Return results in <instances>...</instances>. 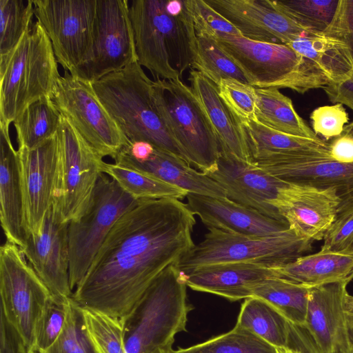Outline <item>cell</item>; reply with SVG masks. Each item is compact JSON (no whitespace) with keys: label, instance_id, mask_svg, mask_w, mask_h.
<instances>
[{"label":"cell","instance_id":"20","mask_svg":"<svg viewBox=\"0 0 353 353\" xmlns=\"http://www.w3.org/2000/svg\"><path fill=\"white\" fill-rule=\"evenodd\" d=\"M346 282H336L310 289L303 327L319 353H353L343 308Z\"/></svg>","mask_w":353,"mask_h":353},{"label":"cell","instance_id":"48","mask_svg":"<svg viewBox=\"0 0 353 353\" xmlns=\"http://www.w3.org/2000/svg\"><path fill=\"white\" fill-rule=\"evenodd\" d=\"M323 90L332 103H341L353 110V71L343 81L330 83Z\"/></svg>","mask_w":353,"mask_h":353},{"label":"cell","instance_id":"27","mask_svg":"<svg viewBox=\"0 0 353 353\" xmlns=\"http://www.w3.org/2000/svg\"><path fill=\"white\" fill-rule=\"evenodd\" d=\"M278 278L306 288L353 279V255L319 251L275 266Z\"/></svg>","mask_w":353,"mask_h":353},{"label":"cell","instance_id":"16","mask_svg":"<svg viewBox=\"0 0 353 353\" xmlns=\"http://www.w3.org/2000/svg\"><path fill=\"white\" fill-rule=\"evenodd\" d=\"M23 197V227L39 234L52 205L57 161V132L32 149H18Z\"/></svg>","mask_w":353,"mask_h":353},{"label":"cell","instance_id":"2","mask_svg":"<svg viewBox=\"0 0 353 353\" xmlns=\"http://www.w3.org/2000/svg\"><path fill=\"white\" fill-rule=\"evenodd\" d=\"M130 18L137 62L156 79H181L196 52L188 0H133Z\"/></svg>","mask_w":353,"mask_h":353},{"label":"cell","instance_id":"34","mask_svg":"<svg viewBox=\"0 0 353 353\" xmlns=\"http://www.w3.org/2000/svg\"><path fill=\"white\" fill-rule=\"evenodd\" d=\"M103 172L137 200L186 198L188 192L152 175L117 163H105Z\"/></svg>","mask_w":353,"mask_h":353},{"label":"cell","instance_id":"45","mask_svg":"<svg viewBox=\"0 0 353 353\" xmlns=\"http://www.w3.org/2000/svg\"><path fill=\"white\" fill-rule=\"evenodd\" d=\"M353 239V205L336 214L323 238L321 251L342 252Z\"/></svg>","mask_w":353,"mask_h":353},{"label":"cell","instance_id":"6","mask_svg":"<svg viewBox=\"0 0 353 353\" xmlns=\"http://www.w3.org/2000/svg\"><path fill=\"white\" fill-rule=\"evenodd\" d=\"M220 46L258 88H289L300 94L323 89L330 79L310 61L285 44L258 41L242 35L219 34Z\"/></svg>","mask_w":353,"mask_h":353},{"label":"cell","instance_id":"4","mask_svg":"<svg viewBox=\"0 0 353 353\" xmlns=\"http://www.w3.org/2000/svg\"><path fill=\"white\" fill-rule=\"evenodd\" d=\"M52 43L41 23H32L20 41L0 55V126L31 103L50 97L60 74Z\"/></svg>","mask_w":353,"mask_h":353},{"label":"cell","instance_id":"35","mask_svg":"<svg viewBox=\"0 0 353 353\" xmlns=\"http://www.w3.org/2000/svg\"><path fill=\"white\" fill-rule=\"evenodd\" d=\"M196 52L192 68L217 85L223 79L248 83L238 65L212 37L196 36Z\"/></svg>","mask_w":353,"mask_h":353},{"label":"cell","instance_id":"29","mask_svg":"<svg viewBox=\"0 0 353 353\" xmlns=\"http://www.w3.org/2000/svg\"><path fill=\"white\" fill-rule=\"evenodd\" d=\"M288 46L312 61L330 83L343 81L353 71V63L345 46L323 32L306 33Z\"/></svg>","mask_w":353,"mask_h":353},{"label":"cell","instance_id":"44","mask_svg":"<svg viewBox=\"0 0 353 353\" xmlns=\"http://www.w3.org/2000/svg\"><path fill=\"white\" fill-rule=\"evenodd\" d=\"M310 118L315 134L327 141L340 136L349 122L348 113L341 103L318 107Z\"/></svg>","mask_w":353,"mask_h":353},{"label":"cell","instance_id":"28","mask_svg":"<svg viewBox=\"0 0 353 353\" xmlns=\"http://www.w3.org/2000/svg\"><path fill=\"white\" fill-rule=\"evenodd\" d=\"M252 162L275 156L330 157V144L281 132L250 120L240 125Z\"/></svg>","mask_w":353,"mask_h":353},{"label":"cell","instance_id":"37","mask_svg":"<svg viewBox=\"0 0 353 353\" xmlns=\"http://www.w3.org/2000/svg\"><path fill=\"white\" fill-rule=\"evenodd\" d=\"M174 353H278V350L250 332L234 326L227 333Z\"/></svg>","mask_w":353,"mask_h":353},{"label":"cell","instance_id":"3","mask_svg":"<svg viewBox=\"0 0 353 353\" xmlns=\"http://www.w3.org/2000/svg\"><path fill=\"white\" fill-rule=\"evenodd\" d=\"M91 84L129 143L146 141L190 164L159 115L152 96V81L138 62Z\"/></svg>","mask_w":353,"mask_h":353},{"label":"cell","instance_id":"14","mask_svg":"<svg viewBox=\"0 0 353 353\" xmlns=\"http://www.w3.org/2000/svg\"><path fill=\"white\" fill-rule=\"evenodd\" d=\"M128 0H97L90 60L72 77L93 83L137 62Z\"/></svg>","mask_w":353,"mask_h":353},{"label":"cell","instance_id":"43","mask_svg":"<svg viewBox=\"0 0 353 353\" xmlns=\"http://www.w3.org/2000/svg\"><path fill=\"white\" fill-rule=\"evenodd\" d=\"M196 36L240 35L239 31L204 0H188Z\"/></svg>","mask_w":353,"mask_h":353},{"label":"cell","instance_id":"10","mask_svg":"<svg viewBox=\"0 0 353 353\" xmlns=\"http://www.w3.org/2000/svg\"><path fill=\"white\" fill-rule=\"evenodd\" d=\"M52 205L69 223L86 210L105 162L61 114Z\"/></svg>","mask_w":353,"mask_h":353},{"label":"cell","instance_id":"49","mask_svg":"<svg viewBox=\"0 0 353 353\" xmlns=\"http://www.w3.org/2000/svg\"><path fill=\"white\" fill-rule=\"evenodd\" d=\"M329 144L330 158L341 163H353V137L342 133Z\"/></svg>","mask_w":353,"mask_h":353},{"label":"cell","instance_id":"12","mask_svg":"<svg viewBox=\"0 0 353 353\" xmlns=\"http://www.w3.org/2000/svg\"><path fill=\"white\" fill-rule=\"evenodd\" d=\"M50 98L59 113L101 157L108 156L114 159L123 147L129 145L97 97L91 83L64 71Z\"/></svg>","mask_w":353,"mask_h":353},{"label":"cell","instance_id":"18","mask_svg":"<svg viewBox=\"0 0 353 353\" xmlns=\"http://www.w3.org/2000/svg\"><path fill=\"white\" fill-rule=\"evenodd\" d=\"M253 163L288 181L317 188H334L340 199L337 214L353 205V163L339 162L330 157L298 155L271 157Z\"/></svg>","mask_w":353,"mask_h":353},{"label":"cell","instance_id":"8","mask_svg":"<svg viewBox=\"0 0 353 353\" xmlns=\"http://www.w3.org/2000/svg\"><path fill=\"white\" fill-rule=\"evenodd\" d=\"M204 239L175 265L183 272L227 263H256L279 265L311 251L312 241L292 229L283 232L255 236L208 228Z\"/></svg>","mask_w":353,"mask_h":353},{"label":"cell","instance_id":"47","mask_svg":"<svg viewBox=\"0 0 353 353\" xmlns=\"http://www.w3.org/2000/svg\"><path fill=\"white\" fill-rule=\"evenodd\" d=\"M0 353H29L21 334L1 310Z\"/></svg>","mask_w":353,"mask_h":353},{"label":"cell","instance_id":"53","mask_svg":"<svg viewBox=\"0 0 353 353\" xmlns=\"http://www.w3.org/2000/svg\"><path fill=\"white\" fill-rule=\"evenodd\" d=\"M342 253L353 255V239L349 245L342 252Z\"/></svg>","mask_w":353,"mask_h":353},{"label":"cell","instance_id":"15","mask_svg":"<svg viewBox=\"0 0 353 353\" xmlns=\"http://www.w3.org/2000/svg\"><path fill=\"white\" fill-rule=\"evenodd\" d=\"M226 192L227 198L259 212L281 221L282 209L296 183L273 176L234 154L221 150L214 170L207 174Z\"/></svg>","mask_w":353,"mask_h":353},{"label":"cell","instance_id":"52","mask_svg":"<svg viewBox=\"0 0 353 353\" xmlns=\"http://www.w3.org/2000/svg\"><path fill=\"white\" fill-rule=\"evenodd\" d=\"M278 353H301L299 351L291 348H277Z\"/></svg>","mask_w":353,"mask_h":353},{"label":"cell","instance_id":"26","mask_svg":"<svg viewBox=\"0 0 353 353\" xmlns=\"http://www.w3.org/2000/svg\"><path fill=\"white\" fill-rule=\"evenodd\" d=\"M188 79L190 88L217 137L221 150L252 162L240 125L220 97L217 85L193 69L190 72Z\"/></svg>","mask_w":353,"mask_h":353},{"label":"cell","instance_id":"36","mask_svg":"<svg viewBox=\"0 0 353 353\" xmlns=\"http://www.w3.org/2000/svg\"><path fill=\"white\" fill-rule=\"evenodd\" d=\"M273 6L307 32H323L335 15L339 0L272 1Z\"/></svg>","mask_w":353,"mask_h":353},{"label":"cell","instance_id":"31","mask_svg":"<svg viewBox=\"0 0 353 353\" xmlns=\"http://www.w3.org/2000/svg\"><path fill=\"white\" fill-rule=\"evenodd\" d=\"M235 327L250 332L276 348L289 347L290 323L261 299H245Z\"/></svg>","mask_w":353,"mask_h":353},{"label":"cell","instance_id":"38","mask_svg":"<svg viewBox=\"0 0 353 353\" xmlns=\"http://www.w3.org/2000/svg\"><path fill=\"white\" fill-rule=\"evenodd\" d=\"M39 353H99L86 329L81 307L72 297L68 300L65 321L59 335Z\"/></svg>","mask_w":353,"mask_h":353},{"label":"cell","instance_id":"24","mask_svg":"<svg viewBox=\"0 0 353 353\" xmlns=\"http://www.w3.org/2000/svg\"><path fill=\"white\" fill-rule=\"evenodd\" d=\"M114 160L117 164L148 173L188 193L227 197L225 190L208 175L192 168L185 161L155 147L153 152L141 161L120 154Z\"/></svg>","mask_w":353,"mask_h":353},{"label":"cell","instance_id":"1","mask_svg":"<svg viewBox=\"0 0 353 353\" xmlns=\"http://www.w3.org/2000/svg\"><path fill=\"white\" fill-rule=\"evenodd\" d=\"M194 214L176 199H143L117 221L72 299L123 319L154 279L195 245Z\"/></svg>","mask_w":353,"mask_h":353},{"label":"cell","instance_id":"17","mask_svg":"<svg viewBox=\"0 0 353 353\" xmlns=\"http://www.w3.org/2000/svg\"><path fill=\"white\" fill-rule=\"evenodd\" d=\"M68 223L52 205L41 232L25 234L21 248L27 261L53 296L71 298Z\"/></svg>","mask_w":353,"mask_h":353},{"label":"cell","instance_id":"50","mask_svg":"<svg viewBox=\"0 0 353 353\" xmlns=\"http://www.w3.org/2000/svg\"><path fill=\"white\" fill-rule=\"evenodd\" d=\"M172 345L173 344H169L158 347L150 353H174V350L172 349Z\"/></svg>","mask_w":353,"mask_h":353},{"label":"cell","instance_id":"11","mask_svg":"<svg viewBox=\"0 0 353 353\" xmlns=\"http://www.w3.org/2000/svg\"><path fill=\"white\" fill-rule=\"evenodd\" d=\"M1 310L34 353L35 330L52 294L21 248L7 241L0 248Z\"/></svg>","mask_w":353,"mask_h":353},{"label":"cell","instance_id":"19","mask_svg":"<svg viewBox=\"0 0 353 353\" xmlns=\"http://www.w3.org/2000/svg\"><path fill=\"white\" fill-rule=\"evenodd\" d=\"M205 1L232 24L241 35L251 40L288 45L308 33L277 10L271 0Z\"/></svg>","mask_w":353,"mask_h":353},{"label":"cell","instance_id":"25","mask_svg":"<svg viewBox=\"0 0 353 353\" xmlns=\"http://www.w3.org/2000/svg\"><path fill=\"white\" fill-rule=\"evenodd\" d=\"M0 219L7 241L21 248L25 232L19 154L12 144L9 129L1 126Z\"/></svg>","mask_w":353,"mask_h":353},{"label":"cell","instance_id":"21","mask_svg":"<svg viewBox=\"0 0 353 353\" xmlns=\"http://www.w3.org/2000/svg\"><path fill=\"white\" fill-rule=\"evenodd\" d=\"M186 199L190 210L208 228L255 236L275 234L290 229L286 221L267 216L227 197L188 193Z\"/></svg>","mask_w":353,"mask_h":353},{"label":"cell","instance_id":"23","mask_svg":"<svg viewBox=\"0 0 353 353\" xmlns=\"http://www.w3.org/2000/svg\"><path fill=\"white\" fill-rule=\"evenodd\" d=\"M340 203L334 188H317L296 183L281 214L298 235L323 240L334 223Z\"/></svg>","mask_w":353,"mask_h":353},{"label":"cell","instance_id":"51","mask_svg":"<svg viewBox=\"0 0 353 353\" xmlns=\"http://www.w3.org/2000/svg\"><path fill=\"white\" fill-rule=\"evenodd\" d=\"M343 133L353 137V121L344 127Z\"/></svg>","mask_w":353,"mask_h":353},{"label":"cell","instance_id":"9","mask_svg":"<svg viewBox=\"0 0 353 353\" xmlns=\"http://www.w3.org/2000/svg\"><path fill=\"white\" fill-rule=\"evenodd\" d=\"M139 201L125 192L107 174L103 173L99 176L86 210L68 223L72 290L85 274L117 221Z\"/></svg>","mask_w":353,"mask_h":353},{"label":"cell","instance_id":"30","mask_svg":"<svg viewBox=\"0 0 353 353\" xmlns=\"http://www.w3.org/2000/svg\"><path fill=\"white\" fill-rule=\"evenodd\" d=\"M255 120L262 125L288 134L313 139L316 135L296 111L290 98L274 88H256Z\"/></svg>","mask_w":353,"mask_h":353},{"label":"cell","instance_id":"5","mask_svg":"<svg viewBox=\"0 0 353 353\" xmlns=\"http://www.w3.org/2000/svg\"><path fill=\"white\" fill-rule=\"evenodd\" d=\"M185 275L175 265L151 283L128 316L121 319L125 353H150L173 344L186 330L188 314Z\"/></svg>","mask_w":353,"mask_h":353},{"label":"cell","instance_id":"42","mask_svg":"<svg viewBox=\"0 0 353 353\" xmlns=\"http://www.w3.org/2000/svg\"><path fill=\"white\" fill-rule=\"evenodd\" d=\"M68 299L52 295L47 302L37 324L34 353L47 349L59 335L65 321Z\"/></svg>","mask_w":353,"mask_h":353},{"label":"cell","instance_id":"13","mask_svg":"<svg viewBox=\"0 0 353 353\" xmlns=\"http://www.w3.org/2000/svg\"><path fill=\"white\" fill-rule=\"evenodd\" d=\"M57 60L70 74L92 57L97 0H33Z\"/></svg>","mask_w":353,"mask_h":353},{"label":"cell","instance_id":"7","mask_svg":"<svg viewBox=\"0 0 353 353\" xmlns=\"http://www.w3.org/2000/svg\"><path fill=\"white\" fill-rule=\"evenodd\" d=\"M152 96L167 130L190 164L205 174L214 170L219 143L191 88L181 79H156Z\"/></svg>","mask_w":353,"mask_h":353},{"label":"cell","instance_id":"33","mask_svg":"<svg viewBox=\"0 0 353 353\" xmlns=\"http://www.w3.org/2000/svg\"><path fill=\"white\" fill-rule=\"evenodd\" d=\"M61 114L50 97L28 105L14 120L19 149H32L57 132Z\"/></svg>","mask_w":353,"mask_h":353},{"label":"cell","instance_id":"40","mask_svg":"<svg viewBox=\"0 0 353 353\" xmlns=\"http://www.w3.org/2000/svg\"><path fill=\"white\" fill-rule=\"evenodd\" d=\"M86 329L99 353H125L121 319L81 307Z\"/></svg>","mask_w":353,"mask_h":353},{"label":"cell","instance_id":"32","mask_svg":"<svg viewBox=\"0 0 353 353\" xmlns=\"http://www.w3.org/2000/svg\"><path fill=\"white\" fill-rule=\"evenodd\" d=\"M310 289L283 279L272 277L255 285L252 296L266 301L290 323L303 326L307 314Z\"/></svg>","mask_w":353,"mask_h":353},{"label":"cell","instance_id":"41","mask_svg":"<svg viewBox=\"0 0 353 353\" xmlns=\"http://www.w3.org/2000/svg\"><path fill=\"white\" fill-rule=\"evenodd\" d=\"M219 94L239 125L255 120L256 88L234 79H223L216 85Z\"/></svg>","mask_w":353,"mask_h":353},{"label":"cell","instance_id":"39","mask_svg":"<svg viewBox=\"0 0 353 353\" xmlns=\"http://www.w3.org/2000/svg\"><path fill=\"white\" fill-rule=\"evenodd\" d=\"M33 0H0V55L11 50L32 24Z\"/></svg>","mask_w":353,"mask_h":353},{"label":"cell","instance_id":"22","mask_svg":"<svg viewBox=\"0 0 353 353\" xmlns=\"http://www.w3.org/2000/svg\"><path fill=\"white\" fill-rule=\"evenodd\" d=\"M275 266L227 263L199 268L183 274L186 285L191 289L236 301L251 297L253 288L263 281L277 277Z\"/></svg>","mask_w":353,"mask_h":353},{"label":"cell","instance_id":"46","mask_svg":"<svg viewBox=\"0 0 353 353\" xmlns=\"http://www.w3.org/2000/svg\"><path fill=\"white\" fill-rule=\"evenodd\" d=\"M323 33L345 46L353 63V0H339L334 19Z\"/></svg>","mask_w":353,"mask_h":353}]
</instances>
